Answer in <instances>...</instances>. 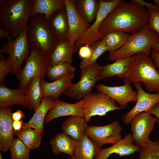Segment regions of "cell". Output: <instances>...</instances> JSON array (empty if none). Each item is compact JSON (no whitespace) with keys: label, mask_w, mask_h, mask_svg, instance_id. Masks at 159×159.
I'll return each instance as SVG.
<instances>
[{"label":"cell","mask_w":159,"mask_h":159,"mask_svg":"<svg viewBox=\"0 0 159 159\" xmlns=\"http://www.w3.org/2000/svg\"><path fill=\"white\" fill-rule=\"evenodd\" d=\"M75 70V67L67 63L50 65L46 75L50 81L52 82L66 75L74 74Z\"/></svg>","instance_id":"obj_33"},{"label":"cell","mask_w":159,"mask_h":159,"mask_svg":"<svg viewBox=\"0 0 159 159\" xmlns=\"http://www.w3.org/2000/svg\"><path fill=\"white\" fill-rule=\"evenodd\" d=\"M74 4L81 17L88 23H92L99 9V0H74Z\"/></svg>","instance_id":"obj_30"},{"label":"cell","mask_w":159,"mask_h":159,"mask_svg":"<svg viewBox=\"0 0 159 159\" xmlns=\"http://www.w3.org/2000/svg\"><path fill=\"white\" fill-rule=\"evenodd\" d=\"M32 0H6L0 7V24L13 38L27 27L32 17Z\"/></svg>","instance_id":"obj_2"},{"label":"cell","mask_w":159,"mask_h":159,"mask_svg":"<svg viewBox=\"0 0 159 159\" xmlns=\"http://www.w3.org/2000/svg\"><path fill=\"white\" fill-rule=\"evenodd\" d=\"M24 122L23 120H14L13 126L15 132L20 131L22 128Z\"/></svg>","instance_id":"obj_43"},{"label":"cell","mask_w":159,"mask_h":159,"mask_svg":"<svg viewBox=\"0 0 159 159\" xmlns=\"http://www.w3.org/2000/svg\"><path fill=\"white\" fill-rule=\"evenodd\" d=\"M137 90L138 97L135 106L122 118L125 124L130 123L133 118L138 114L143 112H148L156 104L159 102V93L152 94L145 92L141 82L134 83Z\"/></svg>","instance_id":"obj_15"},{"label":"cell","mask_w":159,"mask_h":159,"mask_svg":"<svg viewBox=\"0 0 159 159\" xmlns=\"http://www.w3.org/2000/svg\"><path fill=\"white\" fill-rule=\"evenodd\" d=\"M92 53V49L90 46L88 44L85 45L81 47L79 50V55L83 59L89 58Z\"/></svg>","instance_id":"obj_39"},{"label":"cell","mask_w":159,"mask_h":159,"mask_svg":"<svg viewBox=\"0 0 159 159\" xmlns=\"http://www.w3.org/2000/svg\"><path fill=\"white\" fill-rule=\"evenodd\" d=\"M87 122L84 117L70 116L62 122L61 127L63 132L78 141L85 133Z\"/></svg>","instance_id":"obj_26"},{"label":"cell","mask_w":159,"mask_h":159,"mask_svg":"<svg viewBox=\"0 0 159 159\" xmlns=\"http://www.w3.org/2000/svg\"><path fill=\"white\" fill-rule=\"evenodd\" d=\"M74 74H69L55 81L47 82L42 79L41 86L43 97H49L58 98L59 96L68 88L73 83L72 80Z\"/></svg>","instance_id":"obj_24"},{"label":"cell","mask_w":159,"mask_h":159,"mask_svg":"<svg viewBox=\"0 0 159 159\" xmlns=\"http://www.w3.org/2000/svg\"><path fill=\"white\" fill-rule=\"evenodd\" d=\"M149 19L146 8L122 0L103 21L98 30L105 34L116 30L132 34L140 31L147 24Z\"/></svg>","instance_id":"obj_1"},{"label":"cell","mask_w":159,"mask_h":159,"mask_svg":"<svg viewBox=\"0 0 159 159\" xmlns=\"http://www.w3.org/2000/svg\"><path fill=\"white\" fill-rule=\"evenodd\" d=\"M78 49V47L67 41L57 42L48 57L50 65L65 63L72 64L73 55Z\"/></svg>","instance_id":"obj_22"},{"label":"cell","mask_w":159,"mask_h":159,"mask_svg":"<svg viewBox=\"0 0 159 159\" xmlns=\"http://www.w3.org/2000/svg\"><path fill=\"white\" fill-rule=\"evenodd\" d=\"M26 37L30 49H37L48 57L57 42L50 29L48 20L42 14L31 17L26 27Z\"/></svg>","instance_id":"obj_5"},{"label":"cell","mask_w":159,"mask_h":159,"mask_svg":"<svg viewBox=\"0 0 159 159\" xmlns=\"http://www.w3.org/2000/svg\"><path fill=\"white\" fill-rule=\"evenodd\" d=\"M52 151L56 155L63 153L73 156L78 146V141L62 132L57 134L49 142Z\"/></svg>","instance_id":"obj_25"},{"label":"cell","mask_w":159,"mask_h":159,"mask_svg":"<svg viewBox=\"0 0 159 159\" xmlns=\"http://www.w3.org/2000/svg\"><path fill=\"white\" fill-rule=\"evenodd\" d=\"M138 159H159V141L150 140L146 145L140 147Z\"/></svg>","instance_id":"obj_35"},{"label":"cell","mask_w":159,"mask_h":159,"mask_svg":"<svg viewBox=\"0 0 159 159\" xmlns=\"http://www.w3.org/2000/svg\"><path fill=\"white\" fill-rule=\"evenodd\" d=\"M131 1L139 4L146 8H150L156 11H159L155 5L152 3H148L142 0H132Z\"/></svg>","instance_id":"obj_40"},{"label":"cell","mask_w":159,"mask_h":159,"mask_svg":"<svg viewBox=\"0 0 159 159\" xmlns=\"http://www.w3.org/2000/svg\"><path fill=\"white\" fill-rule=\"evenodd\" d=\"M157 118V122L159 126V102L155 105L148 112Z\"/></svg>","instance_id":"obj_42"},{"label":"cell","mask_w":159,"mask_h":159,"mask_svg":"<svg viewBox=\"0 0 159 159\" xmlns=\"http://www.w3.org/2000/svg\"><path fill=\"white\" fill-rule=\"evenodd\" d=\"M44 79L40 74L33 77L25 91L24 107L34 111L39 105L43 98L41 81Z\"/></svg>","instance_id":"obj_21"},{"label":"cell","mask_w":159,"mask_h":159,"mask_svg":"<svg viewBox=\"0 0 159 159\" xmlns=\"http://www.w3.org/2000/svg\"><path fill=\"white\" fill-rule=\"evenodd\" d=\"M77 141L76 151L69 159H93L100 148L97 147L85 133Z\"/></svg>","instance_id":"obj_29"},{"label":"cell","mask_w":159,"mask_h":159,"mask_svg":"<svg viewBox=\"0 0 159 159\" xmlns=\"http://www.w3.org/2000/svg\"><path fill=\"white\" fill-rule=\"evenodd\" d=\"M122 128L117 121L105 125L88 126L85 133L93 143L100 148L104 144H113L122 139Z\"/></svg>","instance_id":"obj_11"},{"label":"cell","mask_w":159,"mask_h":159,"mask_svg":"<svg viewBox=\"0 0 159 159\" xmlns=\"http://www.w3.org/2000/svg\"><path fill=\"white\" fill-rule=\"evenodd\" d=\"M84 103L83 99L74 103H69L59 100L56 105L48 112L44 125L60 117L70 116L84 117Z\"/></svg>","instance_id":"obj_17"},{"label":"cell","mask_w":159,"mask_h":159,"mask_svg":"<svg viewBox=\"0 0 159 159\" xmlns=\"http://www.w3.org/2000/svg\"><path fill=\"white\" fill-rule=\"evenodd\" d=\"M24 116L23 112L20 110H18L13 113L12 117L14 120H22Z\"/></svg>","instance_id":"obj_44"},{"label":"cell","mask_w":159,"mask_h":159,"mask_svg":"<svg viewBox=\"0 0 159 159\" xmlns=\"http://www.w3.org/2000/svg\"><path fill=\"white\" fill-rule=\"evenodd\" d=\"M152 49L156 51L159 53V42L154 44L152 47Z\"/></svg>","instance_id":"obj_46"},{"label":"cell","mask_w":159,"mask_h":159,"mask_svg":"<svg viewBox=\"0 0 159 159\" xmlns=\"http://www.w3.org/2000/svg\"><path fill=\"white\" fill-rule=\"evenodd\" d=\"M12 113L9 107H0V149L3 152L10 150L14 139Z\"/></svg>","instance_id":"obj_16"},{"label":"cell","mask_w":159,"mask_h":159,"mask_svg":"<svg viewBox=\"0 0 159 159\" xmlns=\"http://www.w3.org/2000/svg\"><path fill=\"white\" fill-rule=\"evenodd\" d=\"M2 52L0 51V82L3 83L5 82L6 77L11 72L6 59L4 58Z\"/></svg>","instance_id":"obj_38"},{"label":"cell","mask_w":159,"mask_h":159,"mask_svg":"<svg viewBox=\"0 0 159 159\" xmlns=\"http://www.w3.org/2000/svg\"><path fill=\"white\" fill-rule=\"evenodd\" d=\"M149 16L147 25L151 30L155 32L159 38V11L150 8H146Z\"/></svg>","instance_id":"obj_37"},{"label":"cell","mask_w":159,"mask_h":159,"mask_svg":"<svg viewBox=\"0 0 159 159\" xmlns=\"http://www.w3.org/2000/svg\"><path fill=\"white\" fill-rule=\"evenodd\" d=\"M139 148L134 144L131 134H129L112 146L100 148L94 159H108L111 155L114 153L120 156L129 155L138 152Z\"/></svg>","instance_id":"obj_18"},{"label":"cell","mask_w":159,"mask_h":159,"mask_svg":"<svg viewBox=\"0 0 159 159\" xmlns=\"http://www.w3.org/2000/svg\"><path fill=\"white\" fill-rule=\"evenodd\" d=\"M122 0H99V9L95 20L90 28L76 40L74 45L78 46L88 44L90 46L101 40L105 33L100 32L99 28L103 21Z\"/></svg>","instance_id":"obj_8"},{"label":"cell","mask_w":159,"mask_h":159,"mask_svg":"<svg viewBox=\"0 0 159 159\" xmlns=\"http://www.w3.org/2000/svg\"><path fill=\"white\" fill-rule=\"evenodd\" d=\"M124 84L120 86H108L100 83L96 86L98 91L106 94L120 105L122 109L125 108L128 103L136 102L138 92L134 91L130 82L124 78Z\"/></svg>","instance_id":"obj_14"},{"label":"cell","mask_w":159,"mask_h":159,"mask_svg":"<svg viewBox=\"0 0 159 159\" xmlns=\"http://www.w3.org/2000/svg\"><path fill=\"white\" fill-rule=\"evenodd\" d=\"M150 55L151 57L153 60L159 73V53L156 51L152 49Z\"/></svg>","instance_id":"obj_41"},{"label":"cell","mask_w":159,"mask_h":159,"mask_svg":"<svg viewBox=\"0 0 159 159\" xmlns=\"http://www.w3.org/2000/svg\"><path fill=\"white\" fill-rule=\"evenodd\" d=\"M159 42L157 34L146 25L140 31L130 35L125 44L118 50L109 52L108 58L110 61L128 57L141 53L149 56L152 47Z\"/></svg>","instance_id":"obj_4"},{"label":"cell","mask_w":159,"mask_h":159,"mask_svg":"<svg viewBox=\"0 0 159 159\" xmlns=\"http://www.w3.org/2000/svg\"><path fill=\"white\" fill-rule=\"evenodd\" d=\"M59 100V98L43 97L39 105L34 111L31 118L27 122H24L22 128L30 127L43 134L44 132V122L46 116L49 110L56 105Z\"/></svg>","instance_id":"obj_19"},{"label":"cell","mask_w":159,"mask_h":159,"mask_svg":"<svg viewBox=\"0 0 159 159\" xmlns=\"http://www.w3.org/2000/svg\"><path fill=\"white\" fill-rule=\"evenodd\" d=\"M10 150L11 159H30V150L18 138L14 140Z\"/></svg>","instance_id":"obj_36"},{"label":"cell","mask_w":159,"mask_h":159,"mask_svg":"<svg viewBox=\"0 0 159 159\" xmlns=\"http://www.w3.org/2000/svg\"><path fill=\"white\" fill-rule=\"evenodd\" d=\"M132 60V56L120 59L112 64L102 66L98 80L115 76L124 78L130 69Z\"/></svg>","instance_id":"obj_23"},{"label":"cell","mask_w":159,"mask_h":159,"mask_svg":"<svg viewBox=\"0 0 159 159\" xmlns=\"http://www.w3.org/2000/svg\"><path fill=\"white\" fill-rule=\"evenodd\" d=\"M102 66L95 63L82 69L81 77L77 83H72L63 94L77 99H82L91 92L99 80Z\"/></svg>","instance_id":"obj_9"},{"label":"cell","mask_w":159,"mask_h":159,"mask_svg":"<svg viewBox=\"0 0 159 159\" xmlns=\"http://www.w3.org/2000/svg\"><path fill=\"white\" fill-rule=\"evenodd\" d=\"M126 33L116 30L111 31L106 33L102 39L104 42L107 51H115L122 47L130 37Z\"/></svg>","instance_id":"obj_31"},{"label":"cell","mask_w":159,"mask_h":159,"mask_svg":"<svg viewBox=\"0 0 159 159\" xmlns=\"http://www.w3.org/2000/svg\"><path fill=\"white\" fill-rule=\"evenodd\" d=\"M132 58L124 78L134 83L142 82L148 91L159 93V73L153 59L141 53L133 56Z\"/></svg>","instance_id":"obj_3"},{"label":"cell","mask_w":159,"mask_h":159,"mask_svg":"<svg viewBox=\"0 0 159 159\" xmlns=\"http://www.w3.org/2000/svg\"><path fill=\"white\" fill-rule=\"evenodd\" d=\"M29 49L26 28L17 37L3 44L0 51L8 55L6 60L13 74L17 75L21 69L23 63L30 54Z\"/></svg>","instance_id":"obj_6"},{"label":"cell","mask_w":159,"mask_h":159,"mask_svg":"<svg viewBox=\"0 0 159 159\" xmlns=\"http://www.w3.org/2000/svg\"><path fill=\"white\" fill-rule=\"evenodd\" d=\"M64 7V0H32V16L42 14L48 20L56 11Z\"/></svg>","instance_id":"obj_28"},{"label":"cell","mask_w":159,"mask_h":159,"mask_svg":"<svg viewBox=\"0 0 159 159\" xmlns=\"http://www.w3.org/2000/svg\"><path fill=\"white\" fill-rule=\"evenodd\" d=\"M64 3L69 26L68 40L70 43L74 45L77 39L90 28L91 24L79 15L75 7L74 0H64Z\"/></svg>","instance_id":"obj_13"},{"label":"cell","mask_w":159,"mask_h":159,"mask_svg":"<svg viewBox=\"0 0 159 159\" xmlns=\"http://www.w3.org/2000/svg\"><path fill=\"white\" fill-rule=\"evenodd\" d=\"M24 92L19 88L11 89L7 87L4 83H0V107H9L15 105L24 106Z\"/></svg>","instance_id":"obj_27"},{"label":"cell","mask_w":159,"mask_h":159,"mask_svg":"<svg viewBox=\"0 0 159 159\" xmlns=\"http://www.w3.org/2000/svg\"><path fill=\"white\" fill-rule=\"evenodd\" d=\"M157 118L149 112H143L136 115L131 123V130L134 144L139 147L147 145L149 136L153 130Z\"/></svg>","instance_id":"obj_12"},{"label":"cell","mask_w":159,"mask_h":159,"mask_svg":"<svg viewBox=\"0 0 159 159\" xmlns=\"http://www.w3.org/2000/svg\"><path fill=\"white\" fill-rule=\"evenodd\" d=\"M0 159H3L2 156L1 154V153H0Z\"/></svg>","instance_id":"obj_49"},{"label":"cell","mask_w":159,"mask_h":159,"mask_svg":"<svg viewBox=\"0 0 159 159\" xmlns=\"http://www.w3.org/2000/svg\"><path fill=\"white\" fill-rule=\"evenodd\" d=\"M91 46L92 53L90 57L87 59H83L80 62V68L82 69L96 63L98 58L107 51L106 46L102 40L96 42Z\"/></svg>","instance_id":"obj_34"},{"label":"cell","mask_w":159,"mask_h":159,"mask_svg":"<svg viewBox=\"0 0 159 159\" xmlns=\"http://www.w3.org/2000/svg\"><path fill=\"white\" fill-rule=\"evenodd\" d=\"M49 65V57L46 54L37 49H31L25 65L16 75L19 82L18 88L25 93L28 83L34 76L40 74L44 79Z\"/></svg>","instance_id":"obj_7"},{"label":"cell","mask_w":159,"mask_h":159,"mask_svg":"<svg viewBox=\"0 0 159 159\" xmlns=\"http://www.w3.org/2000/svg\"><path fill=\"white\" fill-rule=\"evenodd\" d=\"M154 4L159 11V0H154Z\"/></svg>","instance_id":"obj_47"},{"label":"cell","mask_w":159,"mask_h":159,"mask_svg":"<svg viewBox=\"0 0 159 159\" xmlns=\"http://www.w3.org/2000/svg\"><path fill=\"white\" fill-rule=\"evenodd\" d=\"M5 0H0V7H1L4 4Z\"/></svg>","instance_id":"obj_48"},{"label":"cell","mask_w":159,"mask_h":159,"mask_svg":"<svg viewBox=\"0 0 159 159\" xmlns=\"http://www.w3.org/2000/svg\"><path fill=\"white\" fill-rule=\"evenodd\" d=\"M48 22L50 29L57 42L68 41L69 26L65 7L56 11L48 20Z\"/></svg>","instance_id":"obj_20"},{"label":"cell","mask_w":159,"mask_h":159,"mask_svg":"<svg viewBox=\"0 0 159 159\" xmlns=\"http://www.w3.org/2000/svg\"><path fill=\"white\" fill-rule=\"evenodd\" d=\"M84 118L88 122L95 116H103L108 112L122 109L115 101L105 93L98 91L91 92L83 99Z\"/></svg>","instance_id":"obj_10"},{"label":"cell","mask_w":159,"mask_h":159,"mask_svg":"<svg viewBox=\"0 0 159 159\" xmlns=\"http://www.w3.org/2000/svg\"><path fill=\"white\" fill-rule=\"evenodd\" d=\"M14 134L30 150L35 149L39 146L43 135L37 130L29 127L23 128L19 132H14Z\"/></svg>","instance_id":"obj_32"},{"label":"cell","mask_w":159,"mask_h":159,"mask_svg":"<svg viewBox=\"0 0 159 159\" xmlns=\"http://www.w3.org/2000/svg\"><path fill=\"white\" fill-rule=\"evenodd\" d=\"M3 38H6L7 40H11L13 39V38L10 34L6 30L3 28L0 29V39Z\"/></svg>","instance_id":"obj_45"}]
</instances>
